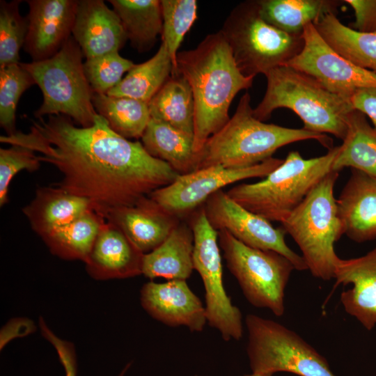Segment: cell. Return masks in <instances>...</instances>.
<instances>
[{
  "label": "cell",
  "mask_w": 376,
  "mask_h": 376,
  "mask_svg": "<svg viewBox=\"0 0 376 376\" xmlns=\"http://www.w3.org/2000/svg\"><path fill=\"white\" fill-rule=\"evenodd\" d=\"M0 141L27 148L55 166L63 176L58 187L87 198L98 213L132 205L180 175L141 143L113 131L99 114L86 127L61 114L36 118L29 132L1 136Z\"/></svg>",
  "instance_id": "obj_1"
},
{
  "label": "cell",
  "mask_w": 376,
  "mask_h": 376,
  "mask_svg": "<svg viewBox=\"0 0 376 376\" xmlns=\"http://www.w3.org/2000/svg\"><path fill=\"white\" fill-rule=\"evenodd\" d=\"M176 74L188 81L192 91L194 150L198 153L230 120L233 100L240 91L251 87L254 77L240 72L220 31L207 35L194 49L178 52Z\"/></svg>",
  "instance_id": "obj_2"
},
{
  "label": "cell",
  "mask_w": 376,
  "mask_h": 376,
  "mask_svg": "<svg viewBox=\"0 0 376 376\" xmlns=\"http://www.w3.org/2000/svg\"><path fill=\"white\" fill-rule=\"evenodd\" d=\"M315 139L331 149L324 134L265 123L253 115L251 96L245 93L227 123L211 136L198 152L196 170L212 166L229 169L254 166L271 157L279 148L297 141Z\"/></svg>",
  "instance_id": "obj_3"
},
{
  "label": "cell",
  "mask_w": 376,
  "mask_h": 376,
  "mask_svg": "<svg viewBox=\"0 0 376 376\" xmlns=\"http://www.w3.org/2000/svg\"><path fill=\"white\" fill-rule=\"evenodd\" d=\"M265 77V95L253 109L257 119L263 121L275 109L286 108L301 119L304 129L345 139L347 115L354 109L349 99L331 93L312 77L288 65L276 68Z\"/></svg>",
  "instance_id": "obj_4"
},
{
  "label": "cell",
  "mask_w": 376,
  "mask_h": 376,
  "mask_svg": "<svg viewBox=\"0 0 376 376\" xmlns=\"http://www.w3.org/2000/svg\"><path fill=\"white\" fill-rule=\"evenodd\" d=\"M338 150L339 146L333 147L325 155L310 159L291 151L264 180L237 185L226 193L250 212L281 224L313 187L333 171Z\"/></svg>",
  "instance_id": "obj_5"
},
{
  "label": "cell",
  "mask_w": 376,
  "mask_h": 376,
  "mask_svg": "<svg viewBox=\"0 0 376 376\" xmlns=\"http://www.w3.org/2000/svg\"><path fill=\"white\" fill-rule=\"evenodd\" d=\"M338 172L324 177L281 223L299 247L311 274L324 281L334 279L339 257L335 243L343 235L334 189Z\"/></svg>",
  "instance_id": "obj_6"
},
{
  "label": "cell",
  "mask_w": 376,
  "mask_h": 376,
  "mask_svg": "<svg viewBox=\"0 0 376 376\" xmlns=\"http://www.w3.org/2000/svg\"><path fill=\"white\" fill-rule=\"evenodd\" d=\"M82 52L72 36L52 57L20 63L33 78L42 94L35 111L36 118L65 115L80 127H89L97 114L93 104V91L86 79Z\"/></svg>",
  "instance_id": "obj_7"
},
{
  "label": "cell",
  "mask_w": 376,
  "mask_h": 376,
  "mask_svg": "<svg viewBox=\"0 0 376 376\" xmlns=\"http://www.w3.org/2000/svg\"><path fill=\"white\" fill-rule=\"evenodd\" d=\"M240 72L246 77L266 75L295 57L303 49L301 36L288 33L265 22L257 1L240 3L220 30Z\"/></svg>",
  "instance_id": "obj_8"
},
{
  "label": "cell",
  "mask_w": 376,
  "mask_h": 376,
  "mask_svg": "<svg viewBox=\"0 0 376 376\" xmlns=\"http://www.w3.org/2000/svg\"><path fill=\"white\" fill-rule=\"evenodd\" d=\"M245 324L252 373L267 376L279 372L299 376H336L325 358L292 329L253 314L246 315Z\"/></svg>",
  "instance_id": "obj_9"
},
{
  "label": "cell",
  "mask_w": 376,
  "mask_h": 376,
  "mask_svg": "<svg viewBox=\"0 0 376 376\" xmlns=\"http://www.w3.org/2000/svg\"><path fill=\"white\" fill-rule=\"evenodd\" d=\"M218 240L227 267L247 301L282 316L285 290L295 269L292 262L276 251L249 246L224 230L218 231Z\"/></svg>",
  "instance_id": "obj_10"
},
{
  "label": "cell",
  "mask_w": 376,
  "mask_h": 376,
  "mask_svg": "<svg viewBox=\"0 0 376 376\" xmlns=\"http://www.w3.org/2000/svg\"><path fill=\"white\" fill-rule=\"evenodd\" d=\"M189 225L194 237V268L203 283L207 323L224 340H238L243 334L242 315L224 286L218 231L209 223L203 206L191 214Z\"/></svg>",
  "instance_id": "obj_11"
},
{
  "label": "cell",
  "mask_w": 376,
  "mask_h": 376,
  "mask_svg": "<svg viewBox=\"0 0 376 376\" xmlns=\"http://www.w3.org/2000/svg\"><path fill=\"white\" fill-rule=\"evenodd\" d=\"M283 159L271 157L252 166L239 169L212 166L180 175L172 183L149 196L169 213L182 219L203 206L208 198L235 182L265 178Z\"/></svg>",
  "instance_id": "obj_12"
},
{
  "label": "cell",
  "mask_w": 376,
  "mask_h": 376,
  "mask_svg": "<svg viewBox=\"0 0 376 376\" xmlns=\"http://www.w3.org/2000/svg\"><path fill=\"white\" fill-rule=\"evenodd\" d=\"M203 207L216 230H226L249 246L276 251L290 260L296 270L308 269L302 256L287 245L281 226L274 227L271 221L246 210L222 189L210 196Z\"/></svg>",
  "instance_id": "obj_13"
},
{
  "label": "cell",
  "mask_w": 376,
  "mask_h": 376,
  "mask_svg": "<svg viewBox=\"0 0 376 376\" xmlns=\"http://www.w3.org/2000/svg\"><path fill=\"white\" fill-rule=\"evenodd\" d=\"M304 45L286 65L317 80L333 93L349 99L356 91L376 87V73L359 68L328 45L313 23L303 31Z\"/></svg>",
  "instance_id": "obj_14"
},
{
  "label": "cell",
  "mask_w": 376,
  "mask_h": 376,
  "mask_svg": "<svg viewBox=\"0 0 376 376\" xmlns=\"http://www.w3.org/2000/svg\"><path fill=\"white\" fill-rule=\"evenodd\" d=\"M24 50L32 61L55 55L72 36L77 0H28Z\"/></svg>",
  "instance_id": "obj_15"
},
{
  "label": "cell",
  "mask_w": 376,
  "mask_h": 376,
  "mask_svg": "<svg viewBox=\"0 0 376 376\" xmlns=\"http://www.w3.org/2000/svg\"><path fill=\"white\" fill-rule=\"evenodd\" d=\"M141 303L150 315L170 327L199 332L207 322L205 306L186 280L146 283L141 290Z\"/></svg>",
  "instance_id": "obj_16"
},
{
  "label": "cell",
  "mask_w": 376,
  "mask_h": 376,
  "mask_svg": "<svg viewBox=\"0 0 376 376\" xmlns=\"http://www.w3.org/2000/svg\"><path fill=\"white\" fill-rule=\"evenodd\" d=\"M72 36L86 59L119 52L127 40L119 17L102 0H77Z\"/></svg>",
  "instance_id": "obj_17"
},
{
  "label": "cell",
  "mask_w": 376,
  "mask_h": 376,
  "mask_svg": "<svg viewBox=\"0 0 376 376\" xmlns=\"http://www.w3.org/2000/svg\"><path fill=\"white\" fill-rule=\"evenodd\" d=\"M99 214L120 228L144 254L162 244L181 221L150 196Z\"/></svg>",
  "instance_id": "obj_18"
},
{
  "label": "cell",
  "mask_w": 376,
  "mask_h": 376,
  "mask_svg": "<svg viewBox=\"0 0 376 376\" xmlns=\"http://www.w3.org/2000/svg\"><path fill=\"white\" fill-rule=\"evenodd\" d=\"M143 255L120 228L104 219L84 263L95 279H126L142 274Z\"/></svg>",
  "instance_id": "obj_19"
},
{
  "label": "cell",
  "mask_w": 376,
  "mask_h": 376,
  "mask_svg": "<svg viewBox=\"0 0 376 376\" xmlns=\"http://www.w3.org/2000/svg\"><path fill=\"white\" fill-rule=\"evenodd\" d=\"M334 279L336 285H352L340 295L345 311L372 330L376 325V247L360 257L339 258Z\"/></svg>",
  "instance_id": "obj_20"
},
{
  "label": "cell",
  "mask_w": 376,
  "mask_h": 376,
  "mask_svg": "<svg viewBox=\"0 0 376 376\" xmlns=\"http://www.w3.org/2000/svg\"><path fill=\"white\" fill-rule=\"evenodd\" d=\"M336 203L343 234L357 243L376 239V177L352 169Z\"/></svg>",
  "instance_id": "obj_21"
},
{
  "label": "cell",
  "mask_w": 376,
  "mask_h": 376,
  "mask_svg": "<svg viewBox=\"0 0 376 376\" xmlns=\"http://www.w3.org/2000/svg\"><path fill=\"white\" fill-rule=\"evenodd\" d=\"M194 246L189 224L180 221L162 244L143 255L142 274L150 279L187 280L194 269Z\"/></svg>",
  "instance_id": "obj_22"
},
{
  "label": "cell",
  "mask_w": 376,
  "mask_h": 376,
  "mask_svg": "<svg viewBox=\"0 0 376 376\" xmlns=\"http://www.w3.org/2000/svg\"><path fill=\"white\" fill-rule=\"evenodd\" d=\"M93 209L91 202L59 187H41L23 210L31 228L41 237Z\"/></svg>",
  "instance_id": "obj_23"
},
{
  "label": "cell",
  "mask_w": 376,
  "mask_h": 376,
  "mask_svg": "<svg viewBox=\"0 0 376 376\" xmlns=\"http://www.w3.org/2000/svg\"><path fill=\"white\" fill-rule=\"evenodd\" d=\"M141 140L151 156L169 164L179 175L196 171L198 153L194 150L192 136L151 118Z\"/></svg>",
  "instance_id": "obj_24"
},
{
  "label": "cell",
  "mask_w": 376,
  "mask_h": 376,
  "mask_svg": "<svg viewBox=\"0 0 376 376\" xmlns=\"http://www.w3.org/2000/svg\"><path fill=\"white\" fill-rule=\"evenodd\" d=\"M326 43L357 66L376 73V33H363L343 24L336 14L313 23Z\"/></svg>",
  "instance_id": "obj_25"
},
{
  "label": "cell",
  "mask_w": 376,
  "mask_h": 376,
  "mask_svg": "<svg viewBox=\"0 0 376 376\" xmlns=\"http://www.w3.org/2000/svg\"><path fill=\"white\" fill-rule=\"evenodd\" d=\"M347 130L334 161L333 171L351 167L376 177V128L366 116L353 109L346 118Z\"/></svg>",
  "instance_id": "obj_26"
},
{
  "label": "cell",
  "mask_w": 376,
  "mask_h": 376,
  "mask_svg": "<svg viewBox=\"0 0 376 376\" xmlns=\"http://www.w3.org/2000/svg\"><path fill=\"white\" fill-rule=\"evenodd\" d=\"M336 0H260L262 18L269 24L292 35L301 36L305 26L322 16L334 13L341 4Z\"/></svg>",
  "instance_id": "obj_27"
},
{
  "label": "cell",
  "mask_w": 376,
  "mask_h": 376,
  "mask_svg": "<svg viewBox=\"0 0 376 376\" xmlns=\"http://www.w3.org/2000/svg\"><path fill=\"white\" fill-rule=\"evenodd\" d=\"M119 17L127 40L140 53L150 50L162 34L163 19L161 1L109 0Z\"/></svg>",
  "instance_id": "obj_28"
},
{
  "label": "cell",
  "mask_w": 376,
  "mask_h": 376,
  "mask_svg": "<svg viewBox=\"0 0 376 376\" xmlns=\"http://www.w3.org/2000/svg\"><path fill=\"white\" fill-rule=\"evenodd\" d=\"M152 118L163 121L194 137V102L188 81L171 75L148 103Z\"/></svg>",
  "instance_id": "obj_29"
},
{
  "label": "cell",
  "mask_w": 376,
  "mask_h": 376,
  "mask_svg": "<svg viewBox=\"0 0 376 376\" xmlns=\"http://www.w3.org/2000/svg\"><path fill=\"white\" fill-rule=\"evenodd\" d=\"M164 44L149 60L134 65L107 95L127 97L149 103L173 72Z\"/></svg>",
  "instance_id": "obj_30"
},
{
  "label": "cell",
  "mask_w": 376,
  "mask_h": 376,
  "mask_svg": "<svg viewBox=\"0 0 376 376\" xmlns=\"http://www.w3.org/2000/svg\"><path fill=\"white\" fill-rule=\"evenodd\" d=\"M104 218L91 209L73 221L43 236L51 252L66 260H86Z\"/></svg>",
  "instance_id": "obj_31"
},
{
  "label": "cell",
  "mask_w": 376,
  "mask_h": 376,
  "mask_svg": "<svg viewBox=\"0 0 376 376\" xmlns=\"http://www.w3.org/2000/svg\"><path fill=\"white\" fill-rule=\"evenodd\" d=\"M93 104L113 131L129 140L141 138L151 118L148 103L130 97L94 93Z\"/></svg>",
  "instance_id": "obj_32"
},
{
  "label": "cell",
  "mask_w": 376,
  "mask_h": 376,
  "mask_svg": "<svg viewBox=\"0 0 376 376\" xmlns=\"http://www.w3.org/2000/svg\"><path fill=\"white\" fill-rule=\"evenodd\" d=\"M163 26L162 44L164 45L176 74V58L186 33L197 18L198 5L196 0H162Z\"/></svg>",
  "instance_id": "obj_33"
},
{
  "label": "cell",
  "mask_w": 376,
  "mask_h": 376,
  "mask_svg": "<svg viewBox=\"0 0 376 376\" xmlns=\"http://www.w3.org/2000/svg\"><path fill=\"white\" fill-rule=\"evenodd\" d=\"M22 1H0V68L19 63V51L24 47L28 21L19 13Z\"/></svg>",
  "instance_id": "obj_34"
},
{
  "label": "cell",
  "mask_w": 376,
  "mask_h": 376,
  "mask_svg": "<svg viewBox=\"0 0 376 376\" xmlns=\"http://www.w3.org/2000/svg\"><path fill=\"white\" fill-rule=\"evenodd\" d=\"M36 84L31 74L19 63L0 68V125L11 135L16 132L15 113L18 102Z\"/></svg>",
  "instance_id": "obj_35"
},
{
  "label": "cell",
  "mask_w": 376,
  "mask_h": 376,
  "mask_svg": "<svg viewBox=\"0 0 376 376\" xmlns=\"http://www.w3.org/2000/svg\"><path fill=\"white\" fill-rule=\"evenodd\" d=\"M118 52L87 58L84 63L86 79L94 93L107 94L134 65Z\"/></svg>",
  "instance_id": "obj_36"
},
{
  "label": "cell",
  "mask_w": 376,
  "mask_h": 376,
  "mask_svg": "<svg viewBox=\"0 0 376 376\" xmlns=\"http://www.w3.org/2000/svg\"><path fill=\"white\" fill-rule=\"evenodd\" d=\"M0 149V205L8 202V187L11 180L20 171H34L40 164L37 155L31 150L18 145Z\"/></svg>",
  "instance_id": "obj_37"
},
{
  "label": "cell",
  "mask_w": 376,
  "mask_h": 376,
  "mask_svg": "<svg viewBox=\"0 0 376 376\" xmlns=\"http://www.w3.org/2000/svg\"><path fill=\"white\" fill-rule=\"evenodd\" d=\"M39 325L42 336L54 347L62 363L65 376L77 375V361L75 350L72 344L56 336L47 326L42 318H40ZM131 363H128L118 376H124Z\"/></svg>",
  "instance_id": "obj_38"
},
{
  "label": "cell",
  "mask_w": 376,
  "mask_h": 376,
  "mask_svg": "<svg viewBox=\"0 0 376 376\" xmlns=\"http://www.w3.org/2000/svg\"><path fill=\"white\" fill-rule=\"evenodd\" d=\"M354 12L350 27L363 33H376V0H345Z\"/></svg>",
  "instance_id": "obj_39"
},
{
  "label": "cell",
  "mask_w": 376,
  "mask_h": 376,
  "mask_svg": "<svg viewBox=\"0 0 376 376\" xmlns=\"http://www.w3.org/2000/svg\"><path fill=\"white\" fill-rule=\"evenodd\" d=\"M350 101L353 109L368 116L376 128V87L358 89L350 97Z\"/></svg>",
  "instance_id": "obj_40"
},
{
  "label": "cell",
  "mask_w": 376,
  "mask_h": 376,
  "mask_svg": "<svg viewBox=\"0 0 376 376\" xmlns=\"http://www.w3.org/2000/svg\"><path fill=\"white\" fill-rule=\"evenodd\" d=\"M242 376H267V375L251 373V374L244 375H242Z\"/></svg>",
  "instance_id": "obj_41"
},
{
  "label": "cell",
  "mask_w": 376,
  "mask_h": 376,
  "mask_svg": "<svg viewBox=\"0 0 376 376\" xmlns=\"http://www.w3.org/2000/svg\"><path fill=\"white\" fill-rule=\"evenodd\" d=\"M195 376H198V375H195Z\"/></svg>",
  "instance_id": "obj_42"
}]
</instances>
